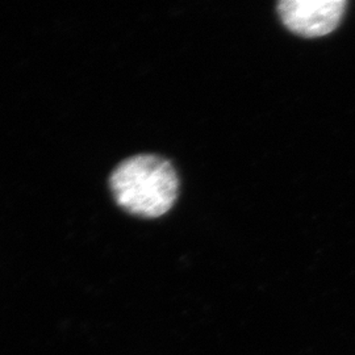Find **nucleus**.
<instances>
[{"mask_svg": "<svg viewBox=\"0 0 355 355\" xmlns=\"http://www.w3.org/2000/svg\"><path fill=\"white\" fill-rule=\"evenodd\" d=\"M110 186L116 203L130 215L157 218L177 202L179 178L168 159L139 154L123 161L111 174Z\"/></svg>", "mask_w": 355, "mask_h": 355, "instance_id": "f257e3e1", "label": "nucleus"}, {"mask_svg": "<svg viewBox=\"0 0 355 355\" xmlns=\"http://www.w3.org/2000/svg\"><path fill=\"white\" fill-rule=\"evenodd\" d=\"M346 6V0H283L278 12L292 33L315 38L329 35L340 26Z\"/></svg>", "mask_w": 355, "mask_h": 355, "instance_id": "f03ea898", "label": "nucleus"}]
</instances>
